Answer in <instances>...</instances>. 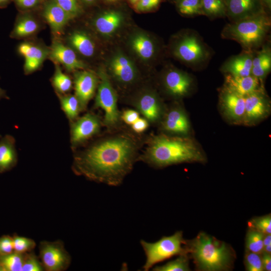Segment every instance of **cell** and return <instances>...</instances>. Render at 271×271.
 <instances>
[{
    "instance_id": "6da1fadb",
    "label": "cell",
    "mask_w": 271,
    "mask_h": 271,
    "mask_svg": "<svg viewBox=\"0 0 271 271\" xmlns=\"http://www.w3.org/2000/svg\"><path fill=\"white\" fill-rule=\"evenodd\" d=\"M140 146L139 140L129 132L107 134L76 154L73 169L90 180L119 186L138 160Z\"/></svg>"
},
{
    "instance_id": "7a4b0ae2",
    "label": "cell",
    "mask_w": 271,
    "mask_h": 271,
    "mask_svg": "<svg viewBox=\"0 0 271 271\" xmlns=\"http://www.w3.org/2000/svg\"><path fill=\"white\" fill-rule=\"evenodd\" d=\"M138 160L156 168L184 163H205L206 157L196 142L189 137L164 133L151 137Z\"/></svg>"
},
{
    "instance_id": "3957f363",
    "label": "cell",
    "mask_w": 271,
    "mask_h": 271,
    "mask_svg": "<svg viewBox=\"0 0 271 271\" xmlns=\"http://www.w3.org/2000/svg\"><path fill=\"white\" fill-rule=\"evenodd\" d=\"M186 246L200 270H227L232 267L235 257L233 249L205 232H200L193 240L186 241Z\"/></svg>"
},
{
    "instance_id": "277c9868",
    "label": "cell",
    "mask_w": 271,
    "mask_h": 271,
    "mask_svg": "<svg viewBox=\"0 0 271 271\" xmlns=\"http://www.w3.org/2000/svg\"><path fill=\"white\" fill-rule=\"evenodd\" d=\"M270 26L269 14L264 12L227 24L221 37L238 43L244 51L254 52L265 44Z\"/></svg>"
},
{
    "instance_id": "5b68a950",
    "label": "cell",
    "mask_w": 271,
    "mask_h": 271,
    "mask_svg": "<svg viewBox=\"0 0 271 271\" xmlns=\"http://www.w3.org/2000/svg\"><path fill=\"white\" fill-rule=\"evenodd\" d=\"M173 55L179 60L194 69L206 66L213 55L211 49L201 36L193 30L180 34L172 44Z\"/></svg>"
},
{
    "instance_id": "8992f818",
    "label": "cell",
    "mask_w": 271,
    "mask_h": 271,
    "mask_svg": "<svg viewBox=\"0 0 271 271\" xmlns=\"http://www.w3.org/2000/svg\"><path fill=\"white\" fill-rule=\"evenodd\" d=\"M145 251L146 260L143 267L148 271L155 264L175 255L188 254L186 241L183 237V233L179 231L169 236H164L159 240L150 243L141 241Z\"/></svg>"
},
{
    "instance_id": "52a82bcc",
    "label": "cell",
    "mask_w": 271,
    "mask_h": 271,
    "mask_svg": "<svg viewBox=\"0 0 271 271\" xmlns=\"http://www.w3.org/2000/svg\"><path fill=\"white\" fill-rule=\"evenodd\" d=\"M97 75L99 81L94 106L104 112L103 125L114 129L119 126L121 121V113L117 107V95L105 70L100 69Z\"/></svg>"
},
{
    "instance_id": "ba28073f",
    "label": "cell",
    "mask_w": 271,
    "mask_h": 271,
    "mask_svg": "<svg viewBox=\"0 0 271 271\" xmlns=\"http://www.w3.org/2000/svg\"><path fill=\"white\" fill-rule=\"evenodd\" d=\"M39 258L47 271L66 270L71 263V256L61 241H41L39 245Z\"/></svg>"
},
{
    "instance_id": "9c48e42d",
    "label": "cell",
    "mask_w": 271,
    "mask_h": 271,
    "mask_svg": "<svg viewBox=\"0 0 271 271\" xmlns=\"http://www.w3.org/2000/svg\"><path fill=\"white\" fill-rule=\"evenodd\" d=\"M163 87L170 97L179 99L190 95L195 87V80L189 73L175 68H170L162 77Z\"/></svg>"
},
{
    "instance_id": "30bf717a",
    "label": "cell",
    "mask_w": 271,
    "mask_h": 271,
    "mask_svg": "<svg viewBox=\"0 0 271 271\" xmlns=\"http://www.w3.org/2000/svg\"><path fill=\"white\" fill-rule=\"evenodd\" d=\"M244 97L245 108L242 124L255 125L269 116L271 109L270 102L263 86Z\"/></svg>"
},
{
    "instance_id": "8fae6325",
    "label": "cell",
    "mask_w": 271,
    "mask_h": 271,
    "mask_svg": "<svg viewBox=\"0 0 271 271\" xmlns=\"http://www.w3.org/2000/svg\"><path fill=\"white\" fill-rule=\"evenodd\" d=\"M131 104L150 123H159L167 108L160 96L152 90L138 94Z\"/></svg>"
},
{
    "instance_id": "7c38bea8",
    "label": "cell",
    "mask_w": 271,
    "mask_h": 271,
    "mask_svg": "<svg viewBox=\"0 0 271 271\" xmlns=\"http://www.w3.org/2000/svg\"><path fill=\"white\" fill-rule=\"evenodd\" d=\"M159 123L162 133L168 135L189 137L191 131L188 116L180 105L166 108Z\"/></svg>"
},
{
    "instance_id": "4fadbf2b",
    "label": "cell",
    "mask_w": 271,
    "mask_h": 271,
    "mask_svg": "<svg viewBox=\"0 0 271 271\" xmlns=\"http://www.w3.org/2000/svg\"><path fill=\"white\" fill-rule=\"evenodd\" d=\"M219 105L222 115L230 123L242 124L245 97L223 87L219 94Z\"/></svg>"
},
{
    "instance_id": "5bb4252c",
    "label": "cell",
    "mask_w": 271,
    "mask_h": 271,
    "mask_svg": "<svg viewBox=\"0 0 271 271\" xmlns=\"http://www.w3.org/2000/svg\"><path fill=\"white\" fill-rule=\"evenodd\" d=\"M102 123L99 117L93 113H87L76 119L71 125L72 146H77L97 134Z\"/></svg>"
},
{
    "instance_id": "9a60e30c",
    "label": "cell",
    "mask_w": 271,
    "mask_h": 271,
    "mask_svg": "<svg viewBox=\"0 0 271 271\" xmlns=\"http://www.w3.org/2000/svg\"><path fill=\"white\" fill-rule=\"evenodd\" d=\"M97 75L91 71H76L74 75L75 95L78 99L81 110H84L93 97L98 84Z\"/></svg>"
},
{
    "instance_id": "2e32d148",
    "label": "cell",
    "mask_w": 271,
    "mask_h": 271,
    "mask_svg": "<svg viewBox=\"0 0 271 271\" xmlns=\"http://www.w3.org/2000/svg\"><path fill=\"white\" fill-rule=\"evenodd\" d=\"M109 69L113 78L122 85L133 83L138 77V71L132 62L126 56L118 53L111 58Z\"/></svg>"
},
{
    "instance_id": "e0dca14e",
    "label": "cell",
    "mask_w": 271,
    "mask_h": 271,
    "mask_svg": "<svg viewBox=\"0 0 271 271\" xmlns=\"http://www.w3.org/2000/svg\"><path fill=\"white\" fill-rule=\"evenodd\" d=\"M225 3L226 17L230 22L266 12L261 0H225Z\"/></svg>"
},
{
    "instance_id": "ac0fdd59",
    "label": "cell",
    "mask_w": 271,
    "mask_h": 271,
    "mask_svg": "<svg viewBox=\"0 0 271 271\" xmlns=\"http://www.w3.org/2000/svg\"><path fill=\"white\" fill-rule=\"evenodd\" d=\"M49 55L69 72L84 70L86 68L85 64L77 58L74 50L58 40L53 42Z\"/></svg>"
},
{
    "instance_id": "d6986e66",
    "label": "cell",
    "mask_w": 271,
    "mask_h": 271,
    "mask_svg": "<svg viewBox=\"0 0 271 271\" xmlns=\"http://www.w3.org/2000/svg\"><path fill=\"white\" fill-rule=\"evenodd\" d=\"M18 51L25 58L24 71L27 74L38 69L49 54V50L29 42L20 44Z\"/></svg>"
},
{
    "instance_id": "ffe728a7",
    "label": "cell",
    "mask_w": 271,
    "mask_h": 271,
    "mask_svg": "<svg viewBox=\"0 0 271 271\" xmlns=\"http://www.w3.org/2000/svg\"><path fill=\"white\" fill-rule=\"evenodd\" d=\"M254 52L243 50L241 54L232 56L224 62L221 71L224 74L235 76L251 75Z\"/></svg>"
},
{
    "instance_id": "44dd1931",
    "label": "cell",
    "mask_w": 271,
    "mask_h": 271,
    "mask_svg": "<svg viewBox=\"0 0 271 271\" xmlns=\"http://www.w3.org/2000/svg\"><path fill=\"white\" fill-rule=\"evenodd\" d=\"M223 86L243 97L263 86L261 81L252 75L235 76L226 74Z\"/></svg>"
},
{
    "instance_id": "7402d4cb",
    "label": "cell",
    "mask_w": 271,
    "mask_h": 271,
    "mask_svg": "<svg viewBox=\"0 0 271 271\" xmlns=\"http://www.w3.org/2000/svg\"><path fill=\"white\" fill-rule=\"evenodd\" d=\"M43 16L52 31L56 34L60 33L69 21L72 19L53 0L48 2L45 5Z\"/></svg>"
},
{
    "instance_id": "603a6c76",
    "label": "cell",
    "mask_w": 271,
    "mask_h": 271,
    "mask_svg": "<svg viewBox=\"0 0 271 271\" xmlns=\"http://www.w3.org/2000/svg\"><path fill=\"white\" fill-rule=\"evenodd\" d=\"M17 162L14 138L10 135H6L0 139V173L12 169Z\"/></svg>"
},
{
    "instance_id": "cb8c5ba5",
    "label": "cell",
    "mask_w": 271,
    "mask_h": 271,
    "mask_svg": "<svg viewBox=\"0 0 271 271\" xmlns=\"http://www.w3.org/2000/svg\"><path fill=\"white\" fill-rule=\"evenodd\" d=\"M122 20V16L119 12L109 11L98 16L94 22V26L101 35L109 36L119 28Z\"/></svg>"
},
{
    "instance_id": "d4e9b609",
    "label": "cell",
    "mask_w": 271,
    "mask_h": 271,
    "mask_svg": "<svg viewBox=\"0 0 271 271\" xmlns=\"http://www.w3.org/2000/svg\"><path fill=\"white\" fill-rule=\"evenodd\" d=\"M68 42L71 48L81 55L90 57L95 51V46L91 38L86 33L81 31H75L70 34Z\"/></svg>"
},
{
    "instance_id": "484cf974",
    "label": "cell",
    "mask_w": 271,
    "mask_h": 271,
    "mask_svg": "<svg viewBox=\"0 0 271 271\" xmlns=\"http://www.w3.org/2000/svg\"><path fill=\"white\" fill-rule=\"evenodd\" d=\"M130 43L132 50L143 60H149L155 54L156 47L154 42L150 37L144 34L134 35Z\"/></svg>"
},
{
    "instance_id": "4316f807",
    "label": "cell",
    "mask_w": 271,
    "mask_h": 271,
    "mask_svg": "<svg viewBox=\"0 0 271 271\" xmlns=\"http://www.w3.org/2000/svg\"><path fill=\"white\" fill-rule=\"evenodd\" d=\"M39 28L38 22L30 16L19 17L11 34L14 38H22L31 36L36 33Z\"/></svg>"
},
{
    "instance_id": "83f0119b",
    "label": "cell",
    "mask_w": 271,
    "mask_h": 271,
    "mask_svg": "<svg viewBox=\"0 0 271 271\" xmlns=\"http://www.w3.org/2000/svg\"><path fill=\"white\" fill-rule=\"evenodd\" d=\"M202 15L211 20L226 17L225 0H201Z\"/></svg>"
},
{
    "instance_id": "f1b7e54d",
    "label": "cell",
    "mask_w": 271,
    "mask_h": 271,
    "mask_svg": "<svg viewBox=\"0 0 271 271\" xmlns=\"http://www.w3.org/2000/svg\"><path fill=\"white\" fill-rule=\"evenodd\" d=\"M62 110L69 120L73 121L81 111L79 102L75 95H64L59 97Z\"/></svg>"
},
{
    "instance_id": "f546056e",
    "label": "cell",
    "mask_w": 271,
    "mask_h": 271,
    "mask_svg": "<svg viewBox=\"0 0 271 271\" xmlns=\"http://www.w3.org/2000/svg\"><path fill=\"white\" fill-rule=\"evenodd\" d=\"M24 254L13 251L0 256V271H21Z\"/></svg>"
},
{
    "instance_id": "4dcf8cb0",
    "label": "cell",
    "mask_w": 271,
    "mask_h": 271,
    "mask_svg": "<svg viewBox=\"0 0 271 271\" xmlns=\"http://www.w3.org/2000/svg\"><path fill=\"white\" fill-rule=\"evenodd\" d=\"M264 234L249 227L246 236V251L262 254Z\"/></svg>"
},
{
    "instance_id": "1f68e13d",
    "label": "cell",
    "mask_w": 271,
    "mask_h": 271,
    "mask_svg": "<svg viewBox=\"0 0 271 271\" xmlns=\"http://www.w3.org/2000/svg\"><path fill=\"white\" fill-rule=\"evenodd\" d=\"M176 7L179 13L186 17L202 15L201 0H177Z\"/></svg>"
},
{
    "instance_id": "d6a6232c",
    "label": "cell",
    "mask_w": 271,
    "mask_h": 271,
    "mask_svg": "<svg viewBox=\"0 0 271 271\" xmlns=\"http://www.w3.org/2000/svg\"><path fill=\"white\" fill-rule=\"evenodd\" d=\"M52 83L55 90L61 94H65L72 87L71 78L62 71L58 65H56L55 73L52 78Z\"/></svg>"
},
{
    "instance_id": "836d02e7",
    "label": "cell",
    "mask_w": 271,
    "mask_h": 271,
    "mask_svg": "<svg viewBox=\"0 0 271 271\" xmlns=\"http://www.w3.org/2000/svg\"><path fill=\"white\" fill-rule=\"evenodd\" d=\"M187 254L179 255L176 259L163 265L157 266L153 268L155 271H188L190 270Z\"/></svg>"
},
{
    "instance_id": "e575fe53",
    "label": "cell",
    "mask_w": 271,
    "mask_h": 271,
    "mask_svg": "<svg viewBox=\"0 0 271 271\" xmlns=\"http://www.w3.org/2000/svg\"><path fill=\"white\" fill-rule=\"evenodd\" d=\"M12 237L15 252L25 253L32 251L36 246L35 241L31 238L19 235H14Z\"/></svg>"
},
{
    "instance_id": "d590c367",
    "label": "cell",
    "mask_w": 271,
    "mask_h": 271,
    "mask_svg": "<svg viewBox=\"0 0 271 271\" xmlns=\"http://www.w3.org/2000/svg\"><path fill=\"white\" fill-rule=\"evenodd\" d=\"M44 267L39 258L32 251L24 254L21 271H42Z\"/></svg>"
},
{
    "instance_id": "8d00e7d4",
    "label": "cell",
    "mask_w": 271,
    "mask_h": 271,
    "mask_svg": "<svg viewBox=\"0 0 271 271\" xmlns=\"http://www.w3.org/2000/svg\"><path fill=\"white\" fill-rule=\"evenodd\" d=\"M249 227L253 228L264 234H271L270 214L252 218L249 222Z\"/></svg>"
},
{
    "instance_id": "74e56055",
    "label": "cell",
    "mask_w": 271,
    "mask_h": 271,
    "mask_svg": "<svg viewBox=\"0 0 271 271\" xmlns=\"http://www.w3.org/2000/svg\"><path fill=\"white\" fill-rule=\"evenodd\" d=\"M246 269L248 271L264 270L261 254L246 251L244 256Z\"/></svg>"
},
{
    "instance_id": "f35d334b",
    "label": "cell",
    "mask_w": 271,
    "mask_h": 271,
    "mask_svg": "<svg viewBox=\"0 0 271 271\" xmlns=\"http://www.w3.org/2000/svg\"><path fill=\"white\" fill-rule=\"evenodd\" d=\"M72 18L77 16L80 13V9L76 0H53Z\"/></svg>"
},
{
    "instance_id": "ab89813d",
    "label": "cell",
    "mask_w": 271,
    "mask_h": 271,
    "mask_svg": "<svg viewBox=\"0 0 271 271\" xmlns=\"http://www.w3.org/2000/svg\"><path fill=\"white\" fill-rule=\"evenodd\" d=\"M271 69V58H268L256 66L252 67L251 75L260 81L269 73Z\"/></svg>"
},
{
    "instance_id": "60d3db41",
    "label": "cell",
    "mask_w": 271,
    "mask_h": 271,
    "mask_svg": "<svg viewBox=\"0 0 271 271\" xmlns=\"http://www.w3.org/2000/svg\"><path fill=\"white\" fill-rule=\"evenodd\" d=\"M14 251L12 236L4 235L0 237V256Z\"/></svg>"
},
{
    "instance_id": "b9f144b4",
    "label": "cell",
    "mask_w": 271,
    "mask_h": 271,
    "mask_svg": "<svg viewBox=\"0 0 271 271\" xmlns=\"http://www.w3.org/2000/svg\"><path fill=\"white\" fill-rule=\"evenodd\" d=\"M161 1L162 0H141L134 6L136 11L144 12L156 8Z\"/></svg>"
},
{
    "instance_id": "7bdbcfd3",
    "label": "cell",
    "mask_w": 271,
    "mask_h": 271,
    "mask_svg": "<svg viewBox=\"0 0 271 271\" xmlns=\"http://www.w3.org/2000/svg\"><path fill=\"white\" fill-rule=\"evenodd\" d=\"M140 117L139 112L134 109H127L121 113V119L127 124L131 125Z\"/></svg>"
},
{
    "instance_id": "ee69618b",
    "label": "cell",
    "mask_w": 271,
    "mask_h": 271,
    "mask_svg": "<svg viewBox=\"0 0 271 271\" xmlns=\"http://www.w3.org/2000/svg\"><path fill=\"white\" fill-rule=\"evenodd\" d=\"M149 121L144 117H140L131 125L133 131L137 133H141L145 131L149 125Z\"/></svg>"
},
{
    "instance_id": "f6af8a7d",
    "label": "cell",
    "mask_w": 271,
    "mask_h": 271,
    "mask_svg": "<svg viewBox=\"0 0 271 271\" xmlns=\"http://www.w3.org/2000/svg\"><path fill=\"white\" fill-rule=\"evenodd\" d=\"M16 4L20 8L30 9L35 7L40 0H14Z\"/></svg>"
},
{
    "instance_id": "bcb514c9",
    "label": "cell",
    "mask_w": 271,
    "mask_h": 271,
    "mask_svg": "<svg viewBox=\"0 0 271 271\" xmlns=\"http://www.w3.org/2000/svg\"><path fill=\"white\" fill-rule=\"evenodd\" d=\"M262 262L264 270H271V255L270 254L262 253Z\"/></svg>"
},
{
    "instance_id": "7dc6e473",
    "label": "cell",
    "mask_w": 271,
    "mask_h": 271,
    "mask_svg": "<svg viewBox=\"0 0 271 271\" xmlns=\"http://www.w3.org/2000/svg\"><path fill=\"white\" fill-rule=\"evenodd\" d=\"M263 8L266 13L269 14L271 10V0H261Z\"/></svg>"
},
{
    "instance_id": "c3c4849f",
    "label": "cell",
    "mask_w": 271,
    "mask_h": 271,
    "mask_svg": "<svg viewBox=\"0 0 271 271\" xmlns=\"http://www.w3.org/2000/svg\"><path fill=\"white\" fill-rule=\"evenodd\" d=\"M263 246L271 244L270 234H264L263 238Z\"/></svg>"
},
{
    "instance_id": "681fc988",
    "label": "cell",
    "mask_w": 271,
    "mask_h": 271,
    "mask_svg": "<svg viewBox=\"0 0 271 271\" xmlns=\"http://www.w3.org/2000/svg\"><path fill=\"white\" fill-rule=\"evenodd\" d=\"M263 252L271 254V244L263 246Z\"/></svg>"
},
{
    "instance_id": "f907efd6",
    "label": "cell",
    "mask_w": 271,
    "mask_h": 271,
    "mask_svg": "<svg viewBox=\"0 0 271 271\" xmlns=\"http://www.w3.org/2000/svg\"><path fill=\"white\" fill-rule=\"evenodd\" d=\"M4 98L7 99V98H8V97L6 94V91L0 87V100Z\"/></svg>"
},
{
    "instance_id": "816d5d0a",
    "label": "cell",
    "mask_w": 271,
    "mask_h": 271,
    "mask_svg": "<svg viewBox=\"0 0 271 271\" xmlns=\"http://www.w3.org/2000/svg\"><path fill=\"white\" fill-rule=\"evenodd\" d=\"M10 0H0V7H5L7 5Z\"/></svg>"
},
{
    "instance_id": "f5cc1de1",
    "label": "cell",
    "mask_w": 271,
    "mask_h": 271,
    "mask_svg": "<svg viewBox=\"0 0 271 271\" xmlns=\"http://www.w3.org/2000/svg\"><path fill=\"white\" fill-rule=\"evenodd\" d=\"M141 0H129V2L133 5L135 6L137 3H138Z\"/></svg>"
},
{
    "instance_id": "db71d44e",
    "label": "cell",
    "mask_w": 271,
    "mask_h": 271,
    "mask_svg": "<svg viewBox=\"0 0 271 271\" xmlns=\"http://www.w3.org/2000/svg\"><path fill=\"white\" fill-rule=\"evenodd\" d=\"M82 1L86 3L91 4L93 3L95 0H82Z\"/></svg>"
},
{
    "instance_id": "11a10c76",
    "label": "cell",
    "mask_w": 271,
    "mask_h": 271,
    "mask_svg": "<svg viewBox=\"0 0 271 271\" xmlns=\"http://www.w3.org/2000/svg\"><path fill=\"white\" fill-rule=\"evenodd\" d=\"M106 1L111 2H115L117 0H106Z\"/></svg>"
},
{
    "instance_id": "9f6ffc18",
    "label": "cell",
    "mask_w": 271,
    "mask_h": 271,
    "mask_svg": "<svg viewBox=\"0 0 271 271\" xmlns=\"http://www.w3.org/2000/svg\"><path fill=\"white\" fill-rule=\"evenodd\" d=\"M1 138V135L0 134V139Z\"/></svg>"
},
{
    "instance_id": "6f0895ef",
    "label": "cell",
    "mask_w": 271,
    "mask_h": 271,
    "mask_svg": "<svg viewBox=\"0 0 271 271\" xmlns=\"http://www.w3.org/2000/svg\"><path fill=\"white\" fill-rule=\"evenodd\" d=\"M177 0H175V2Z\"/></svg>"
}]
</instances>
